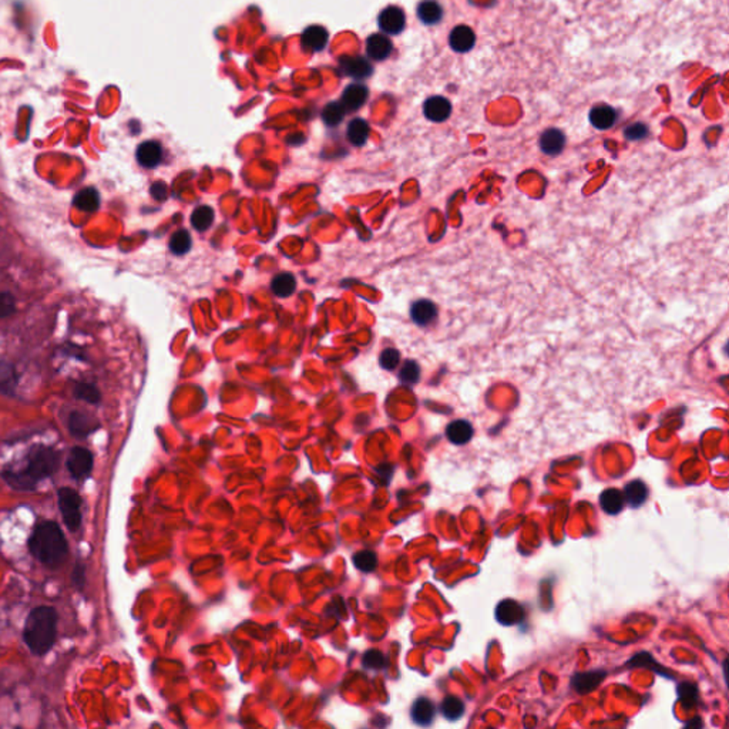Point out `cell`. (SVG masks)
Listing matches in <instances>:
<instances>
[{
    "mask_svg": "<svg viewBox=\"0 0 729 729\" xmlns=\"http://www.w3.org/2000/svg\"><path fill=\"white\" fill-rule=\"evenodd\" d=\"M449 42H450V46H452V49L455 52L466 53V52L473 49L475 42H476V36H475V33H473V31L470 28H468V26H458V28H455L452 31Z\"/></svg>",
    "mask_w": 729,
    "mask_h": 729,
    "instance_id": "cell-18",
    "label": "cell"
},
{
    "mask_svg": "<svg viewBox=\"0 0 729 729\" xmlns=\"http://www.w3.org/2000/svg\"><path fill=\"white\" fill-rule=\"evenodd\" d=\"M212 222H214V210L211 207L201 205L194 210V212L191 215V224L197 231H200V232L207 231L212 225Z\"/></svg>",
    "mask_w": 729,
    "mask_h": 729,
    "instance_id": "cell-29",
    "label": "cell"
},
{
    "mask_svg": "<svg viewBox=\"0 0 729 729\" xmlns=\"http://www.w3.org/2000/svg\"><path fill=\"white\" fill-rule=\"evenodd\" d=\"M58 500L66 527L72 533L79 531L83 522L82 497L79 493L72 487H60L58 492Z\"/></svg>",
    "mask_w": 729,
    "mask_h": 729,
    "instance_id": "cell-4",
    "label": "cell"
},
{
    "mask_svg": "<svg viewBox=\"0 0 729 729\" xmlns=\"http://www.w3.org/2000/svg\"><path fill=\"white\" fill-rule=\"evenodd\" d=\"M15 387V375L9 363L0 360V392H12Z\"/></svg>",
    "mask_w": 729,
    "mask_h": 729,
    "instance_id": "cell-37",
    "label": "cell"
},
{
    "mask_svg": "<svg viewBox=\"0 0 729 729\" xmlns=\"http://www.w3.org/2000/svg\"><path fill=\"white\" fill-rule=\"evenodd\" d=\"M423 113H425L426 119H429L431 122L442 123L449 119V116L452 113V104L448 99L435 96V97H431L426 100V103L423 106Z\"/></svg>",
    "mask_w": 729,
    "mask_h": 729,
    "instance_id": "cell-10",
    "label": "cell"
},
{
    "mask_svg": "<svg viewBox=\"0 0 729 729\" xmlns=\"http://www.w3.org/2000/svg\"><path fill=\"white\" fill-rule=\"evenodd\" d=\"M419 378H421L419 364L415 360H408L402 367V371L399 374V379L404 384L414 385V384H416L419 381Z\"/></svg>",
    "mask_w": 729,
    "mask_h": 729,
    "instance_id": "cell-36",
    "label": "cell"
},
{
    "mask_svg": "<svg viewBox=\"0 0 729 729\" xmlns=\"http://www.w3.org/2000/svg\"><path fill=\"white\" fill-rule=\"evenodd\" d=\"M14 312H15V298L8 292H2L0 293V319L8 318Z\"/></svg>",
    "mask_w": 729,
    "mask_h": 729,
    "instance_id": "cell-39",
    "label": "cell"
},
{
    "mask_svg": "<svg viewBox=\"0 0 729 729\" xmlns=\"http://www.w3.org/2000/svg\"><path fill=\"white\" fill-rule=\"evenodd\" d=\"M648 499V487L642 480H632L625 485L624 500L632 509L641 507Z\"/></svg>",
    "mask_w": 729,
    "mask_h": 729,
    "instance_id": "cell-21",
    "label": "cell"
},
{
    "mask_svg": "<svg viewBox=\"0 0 729 729\" xmlns=\"http://www.w3.org/2000/svg\"><path fill=\"white\" fill-rule=\"evenodd\" d=\"M496 620L504 627L517 625L524 618V608L514 600H503L496 607Z\"/></svg>",
    "mask_w": 729,
    "mask_h": 729,
    "instance_id": "cell-7",
    "label": "cell"
},
{
    "mask_svg": "<svg viewBox=\"0 0 729 729\" xmlns=\"http://www.w3.org/2000/svg\"><path fill=\"white\" fill-rule=\"evenodd\" d=\"M271 289L272 292L279 296V298H288L291 296L295 289H296V279L292 274L289 272H282V274H278L274 279H272V284H271Z\"/></svg>",
    "mask_w": 729,
    "mask_h": 729,
    "instance_id": "cell-25",
    "label": "cell"
},
{
    "mask_svg": "<svg viewBox=\"0 0 729 729\" xmlns=\"http://www.w3.org/2000/svg\"><path fill=\"white\" fill-rule=\"evenodd\" d=\"M368 137H369V126L367 122L362 119H355L349 123L347 139L353 146H356V147L363 146L364 143H367Z\"/></svg>",
    "mask_w": 729,
    "mask_h": 729,
    "instance_id": "cell-26",
    "label": "cell"
},
{
    "mask_svg": "<svg viewBox=\"0 0 729 729\" xmlns=\"http://www.w3.org/2000/svg\"><path fill=\"white\" fill-rule=\"evenodd\" d=\"M367 100H368V87L356 83V85H350L345 89V92L342 94L340 104L343 106L345 110L355 112V110H359Z\"/></svg>",
    "mask_w": 729,
    "mask_h": 729,
    "instance_id": "cell-14",
    "label": "cell"
},
{
    "mask_svg": "<svg viewBox=\"0 0 729 729\" xmlns=\"http://www.w3.org/2000/svg\"><path fill=\"white\" fill-rule=\"evenodd\" d=\"M378 23L384 33L399 35L405 29L406 18L401 8L389 6L381 12V15L378 18Z\"/></svg>",
    "mask_w": 729,
    "mask_h": 729,
    "instance_id": "cell-6",
    "label": "cell"
},
{
    "mask_svg": "<svg viewBox=\"0 0 729 729\" xmlns=\"http://www.w3.org/2000/svg\"><path fill=\"white\" fill-rule=\"evenodd\" d=\"M75 396L87 404H99L102 399L100 391L93 384H77L75 388Z\"/></svg>",
    "mask_w": 729,
    "mask_h": 729,
    "instance_id": "cell-34",
    "label": "cell"
},
{
    "mask_svg": "<svg viewBox=\"0 0 729 729\" xmlns=\"http://www.w3.org/2000/svg\"><path fill=\"white\" fill-rule=\"evenodd\" d=\"M345 112L346 110L343 109V106L340 103H329L322 112V119L326 126L335 127L343 120Z\"/></svg>",
    "mask_w": 729,
    "mask_h": 729,
    "instance_id": "cell-33",
    "label": "cell"
},
{
    "mask_svg": "<svg viewBox=\"0 0 729 729\" xmlns=\"http://www.w3.org/2000/svg\"><path fill=\"white\" fill-rule=\"evenodd\" d=\"M648 134V130L644 124H632L625 130V137L628 140H641Z\"/></svg>",
    "mask_w": 729,
    "mask_h": 729,
    "instance_id": "cell-40",
    "label": "cell"
},
{
    "mask_svg": "<svg viewBox=\"0 0 729 729\" xmlns=\"http://www.w3.org/2000/svg\"><path fill=\"white\" fill-rule=\"evenodd\" d=\"M465 703L455 695L446 696L441 703V712L448 720H458L465 715Z\"/></svg>",
    "mask_w": 729,
    "mask_h": 729,
    "instance_id": "cell-27",
    "label": "cell"
},
{
    "mask_svg": "<svg viewBox=\"0 0 729 729\" xmlns=\"http://www.w3.org/2000/svg\"><path fill=\"white\" fill-rule=\"evenodd\" d=\"M73 583L76 584V587L79 590H82L85 587V583H86V568H85V566L80 561H77V564L75 567Z\"/></svg>",
    "mask_w": 729,
    "mask_h": 729,
    "instance_id": "cell-41",
    "label": "cell"
},
{
    "mask_svg": "<svg viewBox=\"0 0 729 729\" xmlns=\"http://www.w3.org/2000/svg\"><path fill=\"white\" fill-rule=\"evenodd\" d=\"M418 18L422 23L432 26L442 21L443 9L436 0H422L418 5Z\"/></svg>",
    "mask_w": 729,
    "mask_h": 729,
    "instance_id": "cell-22",
    "label": "cell"
},
{
    "mask_svg": "<svg viewBox=\"0 0 729 729\" xmlns=\"http://www.w3.org/2000/svg\"><path fill=\"white\" fill-rule=\"evenodd\" d=\"M566 146V136L557 130V129H550V130H546L540 139V147L543 150L544 154L547 156H558L563 148Z\"/></svg>",
    "mask_w": 729,
    "mask_h": 729,
    "instance_id": "cell-19",
    "label": "cell"
},
{
    "mask_svg": "<svg viewBox=\"0 0 729 729\" xmlns=\"http://www.w3.org/2000/svg\"><path fill=\"white\" fill-rule=\"evenodd\" d=\"M362 665L367 668V669H374V671H381V669H385L387 665H388V658L385 657V654H382L381 651H377V649H369L363 654L362 657Z\"/></svg>",
    "mask_w": 729,
    "mask_h": 729,
    "instance_id": "cell-32",
    "label": "cell"
},
{
    "mask_svg": "<svg viewBox=\"0 0 729 729\" xmlns=\"http://www.w3.org/2000/svg\"><path fill=\"white\" fill-rule=\"evenodd\" d=\"M600 504H601V509L607 514H610V516L618 514L624 509V504H625L624 495L617 489H607L600 496Z\"/></svg>",
    "mask_w": 729,
    "mask_h": 729,
    "instance_id": "cell-23",
    "label": "cell"
},
{
    "mask_svg": "<svg viewBox=\"0 0 729 729\" xmlns=\"http://www.w3.org/2000/svg\"><path fill=\"white\" fill-rule=\"evenodd\" d=\"M617 120V113L610 106H597L590 113L591 124L598 130L610 129Z\"/></svg>",
    "mask_w": 729,
    "mask_h": 729,
    "instance_id": "cell-24",
    "label": "cell"
},
{
    "mask_svg": "<svg viewBox=\"0 0 729 729\" xmlns=\"http://www.w3.org/2000/svg\"><path fill=\"white\" fill-rule=\"evenodd\" d=\"M191 235L185 230H180L173 234L170 239V249L176 255H184L191 249Z\"/></svg>",
    "mask_w": 729,
    "mask_h": 729,
    "instance_id": "cell-31",
    "label": "cell"
},
{
    "mask_svg": "<svg viewBox=\"0 0 729 729\" xmlns=\"http://www.w3.org/2000/svg\"><path fill=\"white\" fill-rule=\"evenodd\" d=\"M58 612L53 607L33 608L25 622L23 641L33 655L48 654L58 638Z\"/></svg>",
    "mask_w": 729,
    "mask_h": 729,
    "instance_id": "cell-3",
    "label": "cell"
},
{
    "mask_svg": "<svg viewBox=\"0 0 729 729\" xmlns=\"http://www.w3.org/2000/svg\"><path fill=\"white\" fill-rule=\"evenodd\" d=\"M29 551L45 567L58 570L69 556V544L60 526L46 520L33 529L29 537Z\"/></svg>",
    "mask_w": 729,
    "mask_h": 729,
    "instance_id": "cell-2",
    "label": "cell"
},
{
    "mask_svg": "<svg viewBox=\"0 0 729 729\" xmlns=\"http://www.w3.org/2000/svg\"><path fill=\"white\" fill-rule=\"evenodd\" d=\"M151 195L157 201H164L167 198V185L164 183H156L151 185Z\"/></svg>",
    "mask_w": 729,
    "mask_h": 729,
    "instance_id": "cell-42",
    "label": "cell"
},
{
    "mask_svg": "<svg viewBox=\"0 0 729 729\" xmlns=\"http://www.w3.org/2000/svg\"><path fill=\"white\" fill-rule=\"evenodd\" d=\"M66 465L72 477H75L76 480H83L90 476L94 465V458L89 449L76 446L70 450Z\"/></svg>",
    "mask_w": 729,
    "mask_h": 729,
    "instance_id": "cell-5",
    "label": "cell"
},
{
    "mask_svg": "<svg viewBox=\"0 0 729 729\" xmlns=\"http://www.w3.org/2000/svg\"><path fill=\"white\" fill-rule=\"evenodd\" d=\"M401 362V353L399 350L394 347H388L381 353V367L387 371H394L398 368Z\"/></svg>",
    "mask_w": 729,
    "mask_h": 729,
    "instance_id": "cell-38",
    "label": "cell"
},
{
    "mask_svg": "<svg viewBox=\"0 0 729 729\" xmlns=\"http://www.w3.org/2000/svg\"><path fill=\"white\" fill-rule=\"evenodd\" d=\"M60 466V452L49 446H35L26 458L2 472L5 483L21 492H32L40 482L52 477Z\"/></svg>",
    "mask_w": 729,
    "mask_h": 729,
    "instance_id": "cell-1",
    "label": "cell"
},
{
    "mask_svg": "<svg viewBox=\"0 0 729 729\" xmlns=\"http://www.w3.org/2000/svg\"><path fill=\"white\" fill-rule=\"evenodd\" d=\"M678 696H679V701L684 703V706L686 708H691L698 701V688L696 685L691 684V682H682L678 685Z\"/></svg>",
    "mask_w": 729,
    "mask_h": 729,
    "instance_id": "cell-35",
    "label": "cell"
},
{
    "mask_svg": "<svg viewBox=\"0 0 729 729\" xmlns=\"http://www.w3.org/2000/svg\"><path fill=\"white\" fill-rule=\"evenodd\" d=\"M605 671H588V672H578L571 679V686L578 695H587L588 692L594 691L601 681L605 678Z\"/></svg>",
    "mask_w": 729,
    "mask_h": 729,
    "instance_id": "cell-9",
    "label": "cell"
},
{
    "mask_svg": "<svg viewBox=\"0 0 729 729\" xmlns=\"http://www.w3.org/2000/svg\"><path fill=\"white\" fill-rule=\"evenodd\" d=\"M163 160V148L157 141H146L137 148V161L144 168H154Z\"/></svg>",
    "mask_w": 729,
    "mask_h": 729,
    "instance_id": "cell-13",
    "label": "cell"
},
{
    "mask_svg": "<svg viewBox=\"0 0 729 729\" xmlns=\"http://www.w3.org/2000/svg\"><path fill=\"white\" fill-rule=\"evenodd\" d=\"M436 715V706L435 703L425 696L418 698L411 709V718L412 720L419 726H429Z\"/></svg>",
    "mask_w": 729,
    "mask_h": 729,
    "instance_id": "cell-11",
    "label": "cell"
},
{
    "mask_svg": "<svg viewBox=\"0 0 729 729\" xmlns=\"http://www.w3.org/2000/svg\"><path fill=\"white\" fill-rule=\"evenodd\" d=\"M411 316L412 319L421 325V326H426L429 323H432L436 316H438V308L436 305L432 302V301H428V299H421L418 302H415L412 305V309H411Z\"/></svg>",
    "mask_w": 729,
    "mask_h": 729,
    "instance_id": "cell-20",
    "label": "cell"
},
{
    "mask_svg": "<svg viewBox=\"0 0 729 729\" xmlns=\"http://www.w3.org/2000/svg\"><path fill=\"white\" fill-rule=\"evenodd\" d=\"M69 431L70 433L77 438V439H85L87 436H90L97 428H99V423L94 418L83 414V412H72L70 416H69Z\"/></svg>",
    "mask_w": 729,
    "mask_h": 729,
    "instance_id": "cell-8",
    "label": "cell"
},
{
    "mask_svg": "<svg viewBox=\"0 0 729 729\" xmlns=\"http://www.w3.org/2000/svg\"><path fill=\"white\" fill-rule=\"evenodd\" d=\"M392 42L388 36L377 33L367 40V52L372 60H385L392 53Z\"/></svg>",
    "mask_w": 729,
    "mask_h": 729,
    "instance_id": "cell-16",
    "label": "cell"
},
{
    "mask_svg": "<svg viewBox=\"0 0 729 729\" xmlns=\"http://www.w3.org/2000/svg\"><path fill=\"white\" fill-rule=\"evenodd\" d=\"M328 32L325 28L322 26H318V25H313V26H309L303 31L302 33V46L305 50L308 52H320L326 48L328 45Z\"/></svg>",
    "mask_w": 729,
    "mask_h": 729,
    "instance_id": "cell-12",
    "label": "cell"
},
{
    "mask_svg": "<svg viewBox=\"0 0 729 729\" xmlns=\"http://www.w3.org/2000/svg\"><path fill=\"white\" fill-rule=\"evenodd\" d=\"M473 433H475V429H473L472 423L468 421H463V419L455 421V422L449 423V426L446 428V436H448L449 442H452L453 445H458V446L469 443L473 438Z\"/></svg>",
    "mask_w": 729,
    "mask_h": 729,
    "instance_id": "cell-17",
    "label": "cell"
},
{
    "mask_svg": "<svg viewBox=\"0 0 729 729\" xmlns=\"http://www.w3.org/2000/svg\"><path fill=\"white\" fill-rule=\"evenodd\" d=\"M340 69H343V72L356 79V80H363L367 79L372 75V65L369 63V60L363 59V58H345L340 60Z\"/></svg>",
    "mask_w": 729,
    "mask_h": 729,
    "instance_id": "cell-15",
    "label": "cell"
},
{
    "mask_svg": "<svg viewBox=\"0 0 729 729\" xmlns=\"http://www.w3.org/2000/svg\"><path fill=\"white\" fill-rule=\"evenodd\" d=\"M75 205L86 212H93L100 205V195L94 188H86L80 191L75 198Z\"/></svg>",
    "mask_w": 729,
    "mask_h": 729,
    "instance_id": "cell-28",
    "label": "cell"
},
{
    "mask_svg": "<svg viewBox=\"0 0 729 729\" xmlns=\"http://www.w3.org/2000/svg\"><path fill=\"white\" fill-rule=\"evenodd\" d=\"M355 567L362 573H372L378 567V556L372 550H362L353 556Z\"/></svg>",
    "mask_w": 729,
    "mask_h": 729,
    "instance_id": "cell-30",
    "label": "cell"
}]
</instances>
